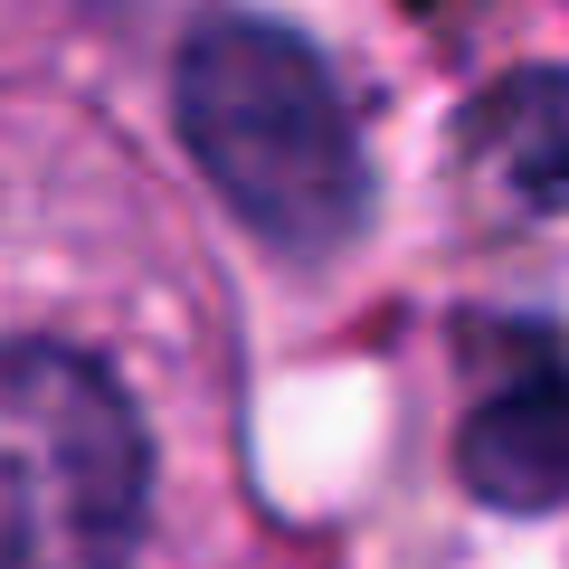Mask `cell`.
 Returning a JSON list of instances; mask_svg holds the SVG:
<instances>
[{
	"label": "cell",
	"instance_id": "6da1fadb",
	"mask_svg": "<svg viewBox=\"0 0 569 569\" xmlns=\"http://www.w3.org/2000/svg\"><path fill=\"white\" fill-rule=\"evenodd\" d=\"M181 142L200 152L209 190L284 257H323L361 228L370 209V162L351 133V104L332 86L323 48H305L295 29L219 10L190 29L181 77Z\"/></svg>",
	"mask_w": 569,
	"mask_h": 569
},
{
	"label": "cell",
	"instance_id": "7a4b0ae2",
	"mask_svg": "<svg viewBox=\"0 0 569 569\" xmlns=\"http://www.w3.org/2000/svg\"><path fill=\"white\" fill-rule=\"evenodd\" d=\"M142 512L133 399L67 342H0V569H123Z\"/></svg>",
	"mask_w": 569,
	"mask_h": 569
},
{
	"label": "cell",
	"instance_id": "3957f363",
	"mask_svg": "<svg viewBox=\"0 0 569 569\" xmlns=\"http://www.w3.org/2000/svg\"><path fill=\"white\" fill-rule=\"evenodd\" d=\"M456 466L493 512H550L569 503V370H522L503 380L456 437Z\"/></svg>",
	"mask_w": 569,
	"mask_h": 569
},
{
	"label": "cell",
	"instance_id": "277c9868",
	"mask_svg": "<svg viewBox=\"0 0 569 569\" xmlns=\"http://www.w3.org/2000/svg\"><path fill=\"white\" fill-rule=\"evenodd\" d=\"M475 142L531 209H569V67L503 77L475 104Z\"/></svg>",
	"mask_w": 569,
	"mask_h": 569
}]
</instances>
